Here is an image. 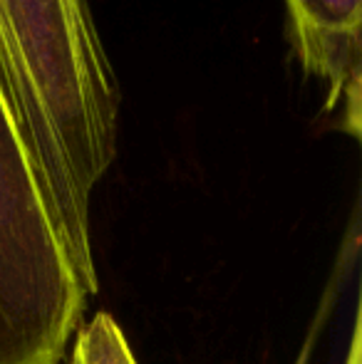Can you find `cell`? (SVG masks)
I'll use <instances>...</instances> for the list:
<instances>
[{
    "label": "cell",
    "instance_id": "obj_1",
    "mask_svg": "<svg viewBox=\"0 0 362 364\" xmlns=\"http://www.w3.org/2000/svg\"><path fill=\"white\" fill-rule=\"evenodd\" d=\"M0 80L33 146L55 235L90 297L100 288L90 203L117 156L122 109L90 0H0Z\"/></svg>",
    "mask_w": 362,
    "mask_h": 364
},
{
    "label": "cell",
    "instance_id": "obj_2",
    "mask_svg": "<svg viewBox=\"0 0 362 364\" xmlns=\"http://www.w3.org/2000/svg\"><path fill=\"white\" fill-rule=\"evenodd\" d=\"M85 305L50 220L33 146L0 80V364H60Z\"/></svg>",
    "mask_w": 362,
    "mask_h": 364
},
{
    "label": "cell",
    "instance_id": "obj_3",
    "mask_svg": "<svg viewBox=\"0 0 362 364\" xmlns=\"http://www.w3.org/2000/svg\"><path fill=\"white\" fill-rule=\"evenodd\" d=\"M288 33L303 73L320 82L323 112L360 136L362 0H285Z\"/></svg>",
    "mask_w": 362,
    "mask_h": 364
},
{
    "label": "cell",
    "instance_id": "obj_4",
    "mask_svg": "<svg viewBox=\"0 0 362 364\" xmlns=\"http://www.w3.org/2000/svg\"><path fill=\"white\" fill-rule=\"evenodd\" d=\"M70 364H137V360L115 317L97 312L75 332Z\"/></svg>",
    "mask_w": 362,
    "mask_h": 364
},
{
    "label": "cell",
    "instance_id": "obj_5",
    "mask_svg": "<svg viewBox=\"0 0 362 364\" xmlns=\"http://www.w3.org/2000/svg\"><path fill=\"white\" fill-rule=\"evenodd\" d=\"M358 248H360V225H358V213H355L353 223H350L348 235H345V240H343V248H340V260H338V268H335V278L330 280V288H328V292H325V300H320L323 305H320V310H318V320H315L313 330L308 332V340H305V352H300L298 364H308L310 347H313L315 332H318V327H320V317L328 315L330 302H333V292H335V283H338V275L343 273V270L348 268V265L355 263V258H358Z\"/></svg>",
    "mask_w": 362,
    "mask_h": 364
},
{
    "label": "cell",
    "instance_id": "obj_6",
    "mask_svg": "<svg viewBox=\"0 0 362 364\" xmlns=\"http://www.w3.org/2000/svg\"><path fill=\"white\" fill-rule=\"evenodd\" d=\"M360 307L355 310V325H353V337H350V350H348V364H362L360 357Z\"/></svg>",
    "mask_w": 362,
    "mask_h": 364
}]
</instances>
